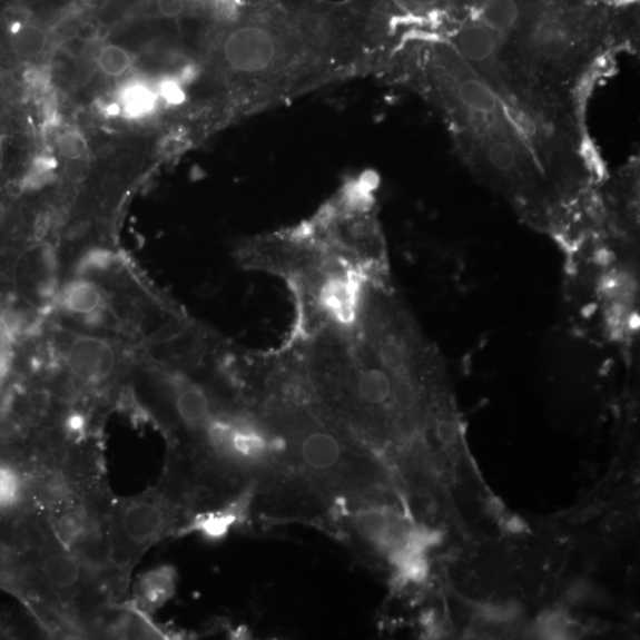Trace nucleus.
<instances>
[{
  "instance_id": "7ed1b4c3",
  "label": "nucleus",
  "mask_w": 640,
  "mask_h": 640,
  "mask_svg": "<svg viewBox=\"0 0 640 640\" xmlns=\"http://www.w3.org/2000/svg\"><path fill=\"white\" fill-rule=\"evenodd\" d=\"M189 519V511L161 482L138 496L114 499L108 512L109 563L125 587L144 554L175 536Z\"/></svg>"
},
{
  "instance_id": "f8f14e48",
  "label": "nucleus",
  "mask_w": 640,
  "mask_h": 640,
  "mask_svg": "<svg viewBox=\"0 0 640 640\" xmlns=\"http://www.w3.org/2000/svg\"><path fill=\"white\" fill-rule=\"evenodd\" d=\"M59 152L66 159L85 157L88 152V142L79 131L65 132L58 142Z\"/></svg>"
},
{
  "instance_id": "423d86ee",
  "label": "nucleus",
  "mask_w": 640,
  "mask_h": 640,
  "mask_svg": "<svg viewBox=\"0 0 640 640\" xmlns=\"http://www.w3.org/2000/svg\"><path fill=\"white\" fill-rule=\"evenodd\" d=\"M178 574L175 567L163 564L142 573L134 590L131 605L139 612L152 617L175 597Z\"/></svg>"
},
{
  "instance_id": "1a4fd4ad",
  "label": "nucleus",
  "mask_w": 640,
  "mask_h": 640,
  "mask_svg": "<svg viewBox=\"0 0 640 640\" xmlns=\"http://www.w3.org/2000/svg\"><path fill=\"white\" fill-rule=\"evenodd\" d=\"M48 41V33L43 28L26 23L11 32L10 48L17 57L31 59L45 51Z\"/></svg>"
},
{
  "instance_id": "ddd939ff",
  "label": "nucleus",
  "mask_w": 640,
  "mask_h": 640,
  "mask_svg": "<svg viewBox=\"0 0 640 640\" xmlns=\"http://www.w3.org/2000/svg\"><path fill=\"white\" fill-rule=\"evenodd\" d=\"M90 161L85 157L67 159L65 164V176L71 185L80 186L90 176Z\"/></svg>"
},
{
  "instance_id": "f257e3e1",
  "label": "nucleus",
  "mask_w": 640,
  "mask_h": 640,
  "mask_svg": "<svg viewBox=\"0 0 640 640\" xmlns=\"http://www.w3.org/2000/svg\"><path fill=\"white\" fill-rule=\"evenodd\" d=\"M219 24L217 66L239 116L378 70L396 33L374 0H236Z\"/></svg>"
},
{
  "instance_id": "39448f33",
  "label": "nucleus",
  "mask_w": 640,
  "mask_h": 640,
  "mask_svg": "<svg viewBox=\"0 0 640 640\" xmlns=\"http://www.w3.org/2000/svg\"><path fill=\"white\" fill-rule=\"evenodd\" d=\"M578 46V38L569 23L560 18H544L530 32L526 48L534 62L560 67L574 60Z\"/></svg>"
},
{
  "instance_id": "4468645a",
  "label": "nucleus",
  "mask_w": 640,
  "mask_h": 640,
  "mask_svg": "<svg viewBox=\"0 0 640 640\" xmlns=\"http://www.w3.org/2000/svg\"><path fill=\"white\" fill-rule=\"evenodd\" d=\"M193 6V0H157V13L166 20L175 21L185 16Z\"/></svg>"
},
{
  "instance_id": "dca6fc26",
  "label": "nucleus",
  "mask_w": 640,
  "mask_h": 640,
  "mask_svg": "<svg viewBox=\"0 0 640 640\" xmlns=\"http://www.w3.org/2000/svg\"><path fill=\"white\" fill-rule=\"evenodd\" d=\"M160 95L173 105H180L187 99L185 90H183L180 85L171 80L161 83Z\"/></svg>"
},
{
  "instance_id": "2eb2a0df",
  "label": "nucleus",
  "mask_w": 640,
  "mask_h": 640,
  "mask_svg": "<svg viewBox=\"0 0 640 640\" xmlns=\"http://www.w3.org/2000/svg\"><path fill=\"white\" fill-rule=\"evenodd\" d=\"M435 435L439 442L444 445H452L459 437V431H456V426L451 420H439L435 424Z\"/></svg>"
},
{
  "instance_id": "20e7f679",
  "label": "nucleus",
  "mask_w": 640,
  "mask_h": 640,
  "mask_svg": "<svg viewBox=\"0 0 640 640\" xmlns=\"http://www.w3.org/2000/svg\"><path fill=\"white\" fill-rule=\"evenodd\" d=\"M255 485L252 482L239 495L221 506L196 512L185 525L177 530L174 538L194 533L207 541H223L236 526L245 524L252 515Z\"/></svg>"
},
{
  "instance_id": "9d476101",
  "label": "nucleus",
  "mask_w": 640,
  "mask_h": 640,
  "mask_svg": "<svg viewBox=\"0 0 640 640\" xmlns=\"http://www.w3.org/2000/svg\"><path fill=\"white\" fill-rule=\"evenodd\" d=\"M98 63L104 75L118 78L132 66V57L124 48L109 45L101 49Z\"/></svg>"
},
{
  "instance_id": "0eeeda50",
  "label": "nucleus",
  "mask_w": 640,
  "mask_h": 640,
  "mask_svg": "<svg viewBox=\"0 0 640 640\" xmlns=\"http://www.w3.org/2000/svg\"><path fill=\"white\" fill-rule=\"evenodd\" d=\"M455 51L474 69L490 71L499 59L500 38L479 21L469 23L456 33Z\"/></svg>"
},
{
  "instance_id": "f03ea898",
  "label": "nucleus",
  "mask_w": 640,
  "mask_h": 640,
  "mask_svg": "<svg viewBox=\"0 0 640 640\" xmlns=\"http://www.w3.org/2000/svg\"><path fill=\"white\" fill-rule=\"evenodd\" d=\"M235 256L246 269L285 282L296 305L291 336L325 331L353 332L370 287L378 282L304 221L298 226L253 236Z\"/></svg>"
},
{
  "instance_id": "6e6552de",
  "label": "nucleus",
  "mask_w": 640,
  "mask_h": 640,
  "mask_svg": "<svg viewBox=\"0 0 640 640\" xmlns=\"http://www.w3.org/2000/svg\"><path fill=\"white\" fill-rule=\"evenodd\" d=\"M525 8L522 0H481L479 22L495 32L499 38L516 31L523 24Z\"/></svg>"
},
{
  "instance_id": "9b49d317",
  "label": "nucleus",
  "mask_w": 640,
  "mask_h": 640,
  "mask_svg": "<svg viewBox=\"0 0 640 640\" xmlns=\"http://www.w3.org/2000/svg\"><path fill=\"white\" fill-rule=\"evenodd\" d=\"M124 104L128 112L138 116L150 111L155 105V96L150 89L135 86L127 89Z\"/></svg>"
},
{
  "instance_id": "f3484780",
  "label": "nucleus",
  "mask_w": 640,
  "mask_h": 640,
  "mask_svg": "<svg viewBox=\"0 0 640 640\" xmlns=\"http://www.w3.org/2000/svg\"><path fill=\"white\" fill-rule=\"evenodd\" d=\"M6 80L2 75H0V98H3L6 93Z\"/></svg>"
}]
</instances>
